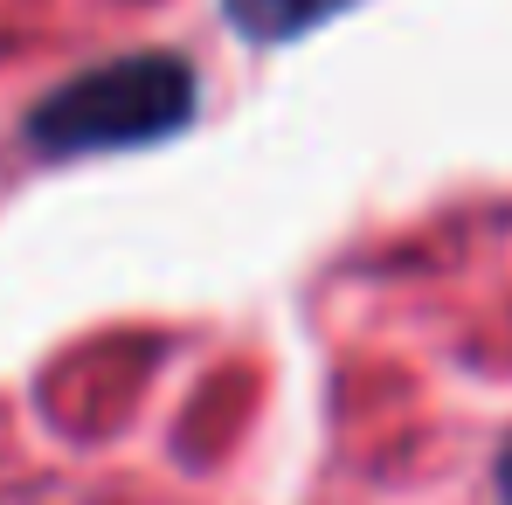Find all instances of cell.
I'll list each match as a JSON object with an SVG mask.
<instances>
[{"label":"cell","instance_id":"cell-1","mask_svg":"<svg viewBox=\"0 0 512 505\" xmlns=\"http://www.w3.org/2000/svg\"><path fill=\"white\" fill-rule=\"evenodd\" d=\"M194 111H201V70L173 49H132V56L90 63L84 77L35 97L21 118V139L42 160L132 153V146L173 139Z\"/></svg>","mask_w":512,"mask_h":505},{"label":"cell","instance_id":"cell-2","mask_svg":"<svg viewBox=\"0 0 512 505\" xmlns=\"http://www.w3.org/2000/svg\"><path fill=\"white\" fill-rule=\"evenodd\" d=\"M353 0H222V21L243 35V42H298L312 28H326L333 14H346Z\"/></svg>","mask_w":512,"mask_h":505},{"label":"cell","instance_id":"cell-3","mask_svg":"<svg viewBox=\"0 0 512 505\" xmlns=\"http://www.w3.org/2000/svg\"><path fill=\"white\" fill-rule=\"evenodd\" d=\"M499 499L512 505V436H506V450H499Z\"/></svg>","mask_w":512,"mask_h":505}]
</instances>
